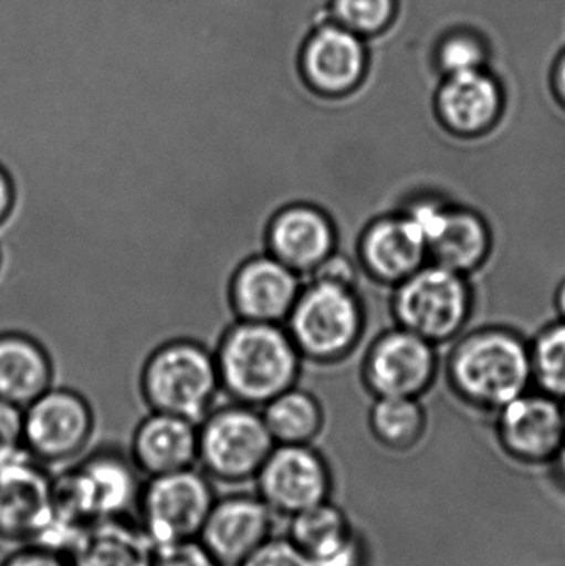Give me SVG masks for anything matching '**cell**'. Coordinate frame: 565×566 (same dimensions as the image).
<instances>
[{"label":"cell","instance_id":"cell-35","mask_svg":"<svg viewBox=\"0 0 565 566\" xmlns=\"http://www.w3.org/2000/svg\"><path fill=\"white\" fill-rule=\"evenodd\" d=\"M13 185L10 179L9 172L0 166V226L9 218L10 211L13 208Z\"/></svg>","mask_w":565,"mask_h":566},{"label":"cell","instance_id":"cell-21","mask_svg":"<svg viewBox=\"0 0 565 566\" xmlns=\"http://www.w3.org/2000/svg\"><path fill=\"white\" fill-rule=\"evenodd\" d=\"M427 244L404 216L372 222L357 241L362 268L385 282H404L423 268Z\"/></svg>","mask_w":565,"mask_h":566},{"label":"cell","instance_id":"cell-1","mask_svg":"<svg viewBox=\"0 0 565 566\" xmlns=\"http://www.w3.org/2000/svg\"><path fill=\"white\" fill-rule=\"evenodd\" d=\"M143 479L125 444H93L79 461L53 475L50 527L82 532L105 518L135 517Z\"/></svg>","mask_w":565,"mask_h":566},{"label":"cell","instance_id":"cell-7","mask_svg":"<svg viewBox=\"0 0 565 566\" xmlns=\"http://www.w3.org/2000/svg\"><path fill=\"white\" fill-rule=\"evenodd\" d=\"M216 501L215 482L196 465L143 481L135 521L153 545L198 538Z\"/></svg>","mask_w":565,"mask_h":566},{"label":"cell","instance_id":"cell-13","mask_svg":"<svg viewBox=\"0 0 565 566\" xmlns=\"http://www.w3.org/2000/svg\"><path fill=\"white\" fill-rule=\"evenodd\" d=\"M275 514L258 492L216 495L199 541L222 566H238L274 535Z\"/></svg>","mask_w":565,"mask_h":566},{"label":"cell","instance_id":"cell-36","mask_svg":"<svg viewBox=\"0 0 565 566\" xmlns=\"http://www.w3.org/2000/svg\"><path fill=\"white\" fill-rule=\"evenodd\" d=\"M553 85L557 98H559V102L565 106V50L561 53L556 66H554Z\"/></svg>","mask_w":565,"mask_h":566},{"label":"cell","instance_id":"cell-2","mask_svg":"<svg viewBox=\"0 0 565 566\" xmlns=\"http://www.w3.org/2000/svg\"><path fill=\"white\" fill-rule=\"evenodd\" d=\"M301 359L302 353L284 323L239 319L216 353L219 399L261 409L295 386Z\"/></svg>","mask_w":565,"mask_h":566},{"label":"cell","instance_id":"cell-38","mask_svg":"<svg viewBox=\"0 0 565 566\" xmlns=\"http://www.w3.org/2000/svg\"><path fill=\"white\" fill-rule=\"evenodd\" d=\"M557 306H559V312L563 313L565 318V282L561 285L559 292H557Z\"/></svg>","mask_w":565,"mask_h":566},{"label":"cell","instance_id":"cell-11","mask_svg":"<svg viewBox=\"0 0 565 566\" xmlns=\"http://www.w3.org/2000/svg\"><path fill=\"white\" fill-rule=\"evenodd\" d=\"M53 518V474L27 452L0 461V542L36 544Z\"/></svg>","mask_w":565,"mask_h":566},{"label":"cell","instance_id":"cell-33","mask_svg":"<svg viewBox=\"0 0 565 566\" xmlns=\"http://www.w3.org/2000/svg\"><path fill=\"white\" fill-rule=\"evenodd\" d=\"M23 412L25 409L0 398V461L23 449Z\"/></svg>","mask_w":565,"mask_h":566},{"label":"cell","instance_id":"cell-23","mask_svg":"<svg viewBox=\"0 0 565 566\" xmlns=\"http://www.w3.org/2000/svg\"><path fill=\"white\" fill-rule=\"evenodd\" d=\"M52 386L45 352L29 336L0 333V398L25 409Z\"/></svg>","mask_w":565,"mask_h":566},{"label":"cell","instance_id":"cell-12","mask_svg":"<svg viewBox=\"0 0 565 566\" xmlns=\"http://www.w3.org/2000/svg\"><path fill=\"white\" fill-rule=\"evenodd\" d=\"M367 66V40L334 20L318 22L299 49L302 78L321 95L344 96L354 92Z\"/></svg>","mask_w":565,"mask_h":566},{"label":"cell","instance_id":"cell-26","mask_svg":"<svg viewBox=\"0 0 565 566\" xmlns=\"http://www.w3.org/2000/svg\"><path fill=\"white\" fill-rule=\"evenodd\" d=\"M375 438L390 449L404 451L418 444L425 432V412L415 398L380 396L368 415Z\"/></svg>","mask_w":565,"mask_h":566},{"label":"cell","instance_id":"cell-3","mask_svg":"<svg viewBox=\"0 0 565 566\" xmlns=\"http://www.w3.org/2000/svg\"><path fill=\"white\" fill-rule=\"evenodd\" d=\"M274 448L261 409L219 399L199 424L198 468L219 484L254 482Z\"/></svg>","mask_w":565,"mask_h":566},{"label":"cell","instance_id":"cell-28","mask_svg":"<svg viewBox=\"0 0 565 566\" xmlns=\"http://www.w3.org/2000/svg\"><path fill=\"white\" fill-rule=\"evenodd\" d=\"M531 361L541 388L553 398H565V319L537 336Z\"/></svg>","mask_w":565,"mask_h":566},{"label":"cell","instance_id":"cell-37","mask_svg":"<svg viewBox=\"0 0 565 566\" xmlns=\"http://www.w3.org/2000/svg\"><path fill=\"white\" fill-rule=\"evenodd\" d=\"M554 464H556V474L557 479L565 485V444L561 448V451L557 452L556 458L553 459Z\"/></svg>","mask_w":565,"mask_h":566},{"label":"cell","instance_id":"cell-4","mask_svg":"<svg viewBox=\"0 0 565 566\" xmlns=\"http://www.w3.org/2000/svg\"><path fill=\"white\" fill-rule=\"evenodd\" d=\"M451 375L464 398L501 409L526 392L533 376L531 352L513 333H474L454 352Z\"/></svg>","mask_w":565,"mask_h":566},{"label":"cell","instance_id":"cell-5","mask_svg":"<svg viewBox=\"0 0 565 566\" xmlns=\"http://www.w3.org/2000/svg\"><path fill=\"white\" fill-rule=\"evenodd\" d=\"M145 395L153 411L201 424L221 395L216 356L189 342L163 346L146 366Z\"/></svg>","mask_w":565,"mask_h":566},{"label":"cell","instance_id":"cell-22","mask_svg":"<svg viewBox=\"0 0 565 566\" xmlns=\"http://www.w3.org/2000/svg\"><path fill=\"white\" fill-rule=\"evenodd\" d=\"M153 552L135 517L105 518L83 528L69 557L73 566H151Z\"/></svg>","mask_w":565,"mask_h":566},{"label":"cell","instance_id":"cell-32","mask_svg":"<svg viewBox=\"0 0 565 566\" xmlns=\"http://www.w3.org/2000/svg\"><path fill=\"white\" fill-rule=\"evenodd\" d=\"M358 261L347 252L335 249L318 268H315L304 281L337 283V285L355 289L358 281Z\"/></svg>","mask_w":565,"mask_h":566},{"label":"cell","instance_id":"cell-18","mask_svg":"<svg viewBox=\"0 0 565 566\" xmlns=\"http://www.w3.org/2000/svg\"><path fill=\"white\" fill-rule=\"evenodd\" d=\"M199 426L181 416L153 411L128 442V454L143 478L171 474L198 465Z\"/></svg>","mask_w":565,"mask_h":566},{"label":"cell","instance_id":"cell-39","mask_svg":"<svg viewBox=\"0 0 565 566\" xmlns=\"http://www.w3.org/2000/svg\"><path fill=\"white\" fill-rule=\"evenodd\" d=\"M0 262H2V254H0Z\"/></svg>","mask_w":565,"mask_h":566},{"label":"cell","instance_id":"cell-40","mask_svg":"<svg viewBox=\"0 0 565 566\" xmlns=\"http://www.w3.org/2000/svg\"><path fill=\"white\" fill-rule=\"evenodd\" d=\"M563 409H564V419H565V406H564V408H563Z\"/></svg>","mask_w":565,"mask_h":566},{"label":"cell","instance_id":"cell-9","mask_svg":"<svg viewBox=\"0 0 565 566\" xmlns=\"http://www.w3.org/2000/svg\"><path fill=\"white\" fill-rule=\"evenodd\" d=\"M259 497L275 517L291 518L331 501L334 478L315 444H275L254 479Z\"/></svg>","mask_w":565,"mask_h":566},{"label":"cell","instance_id":"cell-20","mask_svg":"<svg viewBox=\"0 0 565 566\" xmlns=\"http://www.w3.org/2000/svg\"><path fill=\"white\" fill-rule=\"evenodd\" d=\"M287 537L314 566H362L364 547L347 515L331 501L287 518Z\"/></svg>","mask_w":565,"mask_h":566},{"label":"cell","instance_id":"cell-10","mask_svg":"<svg viewBox=\"0 0 565 566\" xmlns=\"http://www.w3.org/2000/svg\"><path fill=\"white\" fill-rule=\"evenodd\" d=\"M470 292L460 272L443 265L418 269L401 282L395 312L408 332L428 342L450 338L467 319Z\"/></svg>","mask_w":565,"mask_h":566},{"label":"cell","instance_id":"cell-16","mask_svg":"<svg viewBox=\"0 0 565 566\" xmlns=\"http://www.w3.org/2000/svg\"><path fill=\"white\" fill-rule=\"evenodd\" d=\"M435 109L440 125L453 135H484L503 116V86L490 70L447 76L435 96Z\"/></svg>","mask_w":565,"mask_h":566},{"label":"cell","instance_id":"cell-19","mask_svg":"<svg viewBox=\"0 0 565 566\" xmlns=\"http://www.w3.org/2000/svg\"><path fill=\"white\" fill-rule=\"evenodd\" d=\"M268 245L269 254L305 279L337 249V232L321 209L289 206L272 219Z\"/></svg>","mask_w":565,"mask_h":566},{"label":"cell","instance_id":"cell-29","mask_svg":"<svg viewBox=\"0 0 565 566\" xmlns=\"http://www.w3.org/2000/svg\"><path fill=\"white\" fill-rule=\"evenodd\" d=\"M397 0H331V19L362 39L377 35L394 22Z\"/></svg>","mask_w":565,"mask_h":566},{"label":"cell","instance_id":"cell-17","mask_svg":"<svg viewBox=\"0 0 565 566\" xmlns=\"http://www.w3.org/2000/svg\"><path fill=\"white\" fill-rule=\"evenodd\" d=\"M304 277L272 254L245 262L232 282V303L239 318L285 323Z\"/></svg>","mask_w":565,"mask_h":566},{"label":"cell","instance_id":"cell-6","mask_svg":"<svg viewBox=\"0 0 565 566\" xmlns=\"http://www.w3.org/2000/svg\"><path fill=\"white\" fill-rule=\"evenodd\" d=\"M284 325L302 356L338 359L360 342L364 308L355 289L304 281Z\"/></svg>","mask_w":565,"mask_h":566},{"label":"cell","instance_id":"cell-31","mask_svg":"<svg viewBox=\"0 0 565 566\" xmlns=\"http://www.w3.org/2000/svg\"><path fill=\"white\" fill-rule=\"evenodd\" d=\"M151 566H222L199 538L156 545Z\"/></svg>","mask_w":565,"mask_h":566},{"label":"cell","instance_id":"cell-8","mask_svg":"<svg viewBox=\"0 0 565 566\" xmlns=\"http://www.w3.org/2000/svg\"><path fill=\"white\" fill-rule=\"evenodd\" d=\"M95 422L85 399L50 388L23 412V448L45 468H66L88 452Z\"/></svg>","mask_w":565,"mask_h":566},{"label":"cell","instance_id":"cell-30","mask_svg":"<svg viewBox=\"0 0 565 566\" xmlns=\"http://www.w3.org/2000/svg\"><path fill=\"white\" fill-rule=\"evenodd\" d=\"M238 566H314L307 555L287 537L272 535Z\"/></svg>","mask_w":565,"mask_h":566},{"label":"cell","instance_id":"cell-14","mask_svg":"<svg viewBox=\"0 0 565 566\" xmlns=\"http://www.w3.org/2000/svg\"><path fill=\"white\" fill-rule=\"evenodd\" d=\"M500 411L501 444L517 461L551 462L565 444L564 409L553 396L524 392Z\"/></svg>","mask_w":565,"mask_h":566},{"label":"cell","instance_id":"cell-15","mask_svg":"<svg viewBox=\"0 0 565 566\" xmlns=\"http://www.w3.org/2000/svg\"><path fill=\"white\" fill-rule=\"evenodd\" d=\"M433 348L417 333H388L372 346L365 361L368 388L378 396L417 398L433 379Z\"/></svg>","mask_w":565,"mask_h":566},{"label":"cell","instance_id":"cell-24","mask_svg":"<svg viewBox=\"0 0 565 566\" xmlns=\"http://www.w3.org/2000/svg\"><path fill=\"white\" fill-rule=\"evenodd\" d=\"M490 249V234L480 216L464 209H450L443 229L428 248L435 262L451 271L463 272L478 268Z\"/></svg>","mask_w":565,"mask_h":566},{"label":"cell","instance_id":"cell-27","mask_svg":"<svg viewBox=\"0 0 565 566\" xmlns=\"http://www.w3.org/2000/svg\"><path fill=\"white\" fill-rule=\"evenodd\" d=\"M437 65L447 76L486 70L488 43L478 30L470 27H451L437 46Z\"/></svg>","mask_w":565,"mask_h":566},{"label":"cell","instance_id":"cell-25","mask_svg":"<svg viewBox=\"0 0 565 566\" xmlns=\"http://www.w3.org/2000/svg\"><path fill=\"white\" fill-rule=\"evenodd\" d=\"M275 444H314L324 429V411L314 395L292 386L261 408Z\"/></svg>","mask_w":565,"mask_h":566},{"label":"cell","instance_id":"cell-34","mask_svg":"<svg viewBox=\"0 0 565 566\" xmlns=\"http://www.w3.org/2000/svg\"><path fill=\"white\" fill-rule=\"evenodd\" d=\"M0 566H73L70 557L62 552L43 545L27 544L10 552Z\"/></svg>","mask_w":565,"mask_h":566}]
</instances>
